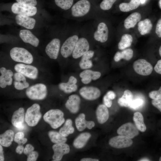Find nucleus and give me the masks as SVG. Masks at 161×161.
Wrapping results in <instances>:
<instances>
[{
    "mask_svg": "<svg viewBox=\"0 0 161 161\" xmlns=\"http://www.w3.org/2000/svg\"><path fill=\"white\" fill-rule=\"evenodd\" d=\"M24 111L23 108H20L15 111L12 115L11 122L12 125L19 129L24 128Z\"/></svg>",
    "mask_w": 161,
    "mask_h": 161,
    "instance_id": "19",
    "label": "nucleus"
},
{
    "mask_svg": "<svg viewBox=\"0 0 161 161\" xmlns=\"http://www.w3.org/2000/svg\"><path fill=\"white\" fill-rule=\"evenodd\" d=\"M106 95L109 98L112 100L115 99L116 96L114 92L112 91H110L107 92Z\"/></svg>",
    "mask_w": 161,
    "mask_h": 161,
    "instance_id": "52",
    "label": "nucleus"
},
{
    "mask_svg": "<svg viewBox=\"0 0 161 161\" xmlns=\"http://www.w3.org/2000/svg\"><path fill=\"white\" fill-rule=\"evenodd\" d=\"M117 0H103L100 4V8L103 10L110 9Z\"/></svg>",
    "mask_w": 161,
    "mask_h": 161,
    "instance_id": "40",
    "label": "nucleus"
},
{
    "mask_svg": "<svg viewBox=\"0 0 161 161\" xmlns=\"http://www.w3.org/2000/svg\"><path fill=\"white\" fill-rule=\"evenodd\" d=\"M14 68L17 72L22 74L29 78L34 80L37 78L38 69L33 66L19 63L16 64Z\"/></svg>",
    "mask_w": 161,
    "mask_h": 161,
    "instance_id": "6",
    "label": "nucleus"
},
{
    "mask_svg": "<svg viewBox=\"0 0 161 161\" xmlns=\"http://www.w3.org/2000/svg\"><path fill=\"white\" fill-rule=\"evenodd\" d=\"M10 56L14 61L27 64H30L33 61L32 54L26 49L22 47H15L11 49Z\"/></svg>",
    "mask_w": 161,
    "mask_h": 161,
    "instance_id": "2",
    "label": "nucleus"
},
{
    "mask_svg": "<svg viewBox=\"0 0 161 161\" xmlns=\"http://www.w3.org/2000/svg\"><path fill=\"white\" fill-rule=\"evenodd\" d=\"M96 113L97 120L100 124L104 123L109 119V111L107 107L104 104H100L98 106Z\"/></svg>",
    "mask_w": 161,
    "mask_h": 161,
    "instance_id": "23",
    "label": "nucleus"
},
{
    "mask_svg": "<svg viewBox=\"0 0 161 161\" xmlns=\"http://www.w3.org/2000/svg\"><path fill=\"white\" fill-rule=\"evenodd\" d=\"M11 10L14 14L30 17L35 15L37 12V9L35 6L20 4L17 2L13 4Z\"/></svg>",
    "mask_w": 161,
    "mask_h": 161,
    "instance_id": "5",
    "label": "nucleus"
},
{
    "mask_svg": "<svg viewBox=\"0 0 161 161\" xmlns=\"http://www.w3.org/2000/svg\"><path fill=\"white\" fill-rule=\"evenodd\" d=\"M108 29L106 24L101 22L98 24L97 29L94 33V37L96 41L104 43L108 39Z\"/></svg>",
    "mask_w": 161,
    "mask_h": 161,
    "instance_id": "18",
    "label": "nucleus"
},
{
    "mask_svg": "<svg viewBox=\"0 0 161 161\" xmlns=\"http://www.w3.org/2000/svg\"><path fill=\"white\" fill-rule=\"evenodd\" d=\"M79 93L85 99L94 100L98 98L100 96V91L97 88L92 86H85L81 88Z\"/></svg>",
    "mask_w": 161,
    "mask_h": 161,
    "instance_id": "14",
    "label": "nucleus"
},
{
    "mask_svg": "<svg viewBox=\"0 0 161 161\" xmlns=\"http://www.w3.org/2000/svg\"><path fill=\"white\" fill-rule=\"evenodd\" d=\"M140 3V0H131L129 3H122L119 5L121 11L128 12L137 8Z\"/></svg>",
    "mask_w": 161,
    "mask_h": 161,
    "instance_id": "30",
    "label": "nucleus"
},
{
    "mask_svg": "<svg viewBox=\"0 0 161 161\" xmlns=\"http://www.w3.org/2000/svg\"><path fill=\"white\" fill-rule=\"evenodd\" d=\"M60 43L61 41L59 38H55L46 45L45 52L51 59H56L57 58L60 47Z\"/></svg>",
    "mask_w": 161,
    "mask_h": 161,
    "instance_id": "12",
    "label": "nucleus"
},
{
    "mask_svg": "<svg viewBox=\"0 0 161 161\" xmlns=\"http://www.w3.org/2000/svg\"><path fill=\"white\" fill-rule=\"evenodd\" d=\"M159 5L160 8L161 9V0H160L159 1Z\"/></svg>",
    "mask_w": 161,
    "mask_h": 161,
    "instance_id": "59",
    "label": "nucleus"
},
{
    "mask_svg": "<svg viewBox=\"0 0 161 161\" xmlns=\"http://www.w3.org/2000/svg\"><path fill=\"white\" fill-rule=\"evenodd\" d=\"M159 161H161V157H160L159 159Z\"/></svg>",
    "mask_w": 161,
    "mask_h": 161,
    "instance_id": "61",
    "label": "nucleus"
},
{
    "mask_svg": "<svg viewBox=\"0 0 161 161\" xmlns=\"http://www.w3.org/2000/svg\"><path fill=\"white\" fill-rule=\"evenodd\" d=\"M144 103L143 100L141 99L137 98L133 100L129 107L133 109H137L141 107Z\"/></svg>",
    "mask_w": 161,
    "mask_h": 161,
    "instance_id": "41",
    "label": "nucleus"
},
{
    "mask_svg": "<svg viewBox=\"0 0 161 161\" xmlns=\"http://www.w3.org/2000/svg\"><path fill=\"white\" fill-rule=\"evenodd\" d=\"M101 75V73L99 72L89 69L84 70L79 74V76L81 78H85L91 80L98 79L100 77Z\"/></svg>",
    "mask_w": 161,
    "mask_h": 161,
    "instance_id": "36",
    "label": "nucleus"
},
{
    "mask_svg": "<svg viewBox=\"0 0 161 161\" xmlns=\"http://www.w3.org/2000/svg\"><path fill=\"white\" fill-rule=\"evenodd\" d=\"M149 96L153 100H161V86L158 90L153 91L150 92Z\"/></svg>",
    "mask_w": 161,
    "mask_h": 161,
    "instance_id": "42",
    "label": "nucleus"
},
{
    "mask_svg": "<svg viewBox=\"0 0 161 161\" xmlns=\"http://www.w3.org/2000/svg\"><path fill=\"white\" fill-rule=\"evenodd\" d=\"M24 134L22 132L17 133L15 135L14 138V141L18 145H23L26 143L27 140V138H24Z\"/></svg>",
    "mask_w": 161,
    "mask_h": 161,
    "instance_id": "39",
    "label": "nucleus"
},
{
    "mask_svg": "<svg viewBox=\"0 0 161 161\" xmlns=\"http://www.w3.org/2000/svg\"><path fill=\"white\" fill-rule=\"evenodd\" d=\"M95 126V123L92 121H88L87 127L88 129H90Z\"/></svg>",
    "mask_w": 161,
    "mask_h": 161,
    "instance_id": "54",
    "label": "nucleus"
},
{
    "mask_svg": "<svg viewBox=\"0 0 161 161\" xmlns=\"http://www.w3.org/2000/svg\"><path fill=\"white\" fill-rule=\"evenodd\" d=\"M81 161H98L97 159H92L90 158H83L80 160Z\"/></svg>",
    "mask_w": 161,
    "mask_h": 161,
    "instance_id": "56",
    "label": "nucleus"
},
{
    "mask_svg": "<svg viewBox=\"0 0 161 161\" xmlns=\"http://www.w3.org/2000/svg\"><path fill=\"white\" fill-rule=\"evenodd\" d=\"M44 120L54 129H56L64 122V114L58 109H52L47 112L43 116Z\"/></svg>",
    "mask_w": 161,
    "mask_h": 161,
    "instance_id": "1",
    "label": "nucleus"
},
{
    "mask_svg": "<svg viewBox=\"0 0 161 161\" xmlns=\"http://www.w3.org/2000/svg\"><path fill=\"white\" fill-rule=\"evenodd\" d=\"M16 23L27 29L32 30L35 26L36 21L33 18L22 15H17L15 17Z\"/></svg>",
    "mask_w": 161,
    "mask_h": 161,
    "instance_id": "17",
    "label": "nucleus"
},
{
    "mask_svg": "<svg viewBox=\"0 0 161 161\" xmlns=\"http://www.w3.org/2000/svg\"><path fill=\"white\" fill-rule=\"evenodd\" d=\"M14 85L15 89L18 90H22L29 87V84L27 81H14Z\"/></svg>",
    "mask_w": 161,
    "mask_h": 161,
    "instance_id": "43",
    "label": "nucleus"
},
{
    "mask_svg": "<svg viewBox=\"0 0 161 161\" xmlns=\"http://www.w3.org/2000/svg\"><path fill=\"white\" fill-rule=\"evenodd\" d=\"M94 52L93 51L89 50L84 53L82 56L79 63L80 68L83 69L91 68L93 65L92 63L90 60L93 56Z\"/></svg>",
    "mask_w": 161,
    "mask_h": 161,
    "instance_id": "24",
    "label": "nucleus"
},
{
    "mask_svg": "<svg viewBox=\"0 0 161 161\" xmlns=\"http://www.w3.org/2000/svg\"><path fill=\"white\" fill-rule=\"evenodd\" d=\"M54 151L53 161L61 160L64 155L68 153L70 150L69 146L65 143L55 144L52 147Z\"/></svg>",
    "mask_w": 161,
    "mask_h": 161,
    "instance_id": "15",
    "label": "nucleus"
},
{
    "mask_svg": "<svg viewBox=\"0 0 161 161\" xmlns=\"http://www.w3.org/2000/svg\"><path fill=\"white\" fill-rule=\"evenodd\" d=\"M48 134L51 142L55 144L65 143L67 140L66 137L55 131H49Z\"/></svg>",
    "mask_w": 161,
    "mask_h": 161,
    "instance_id": "33",
    "label": "nucleus"
},
{
    "mask_svg": "<svg viewBox=\"0 0 161 161\" xmlns=\"http://www.w3.org/2000/svg\"><path fill=\"white\" fill-rule=\"evenodd\" d=\"M109 144L112 147L117 148H122L130 146L133 143L131 138L119 135L110 139Z\"/></svg>",
    "mask_w": 161,
    "mask_h": 161,
    "instance_id": "11",
    "label": "nucleus"
},
{
    "mask_svg": "<svg viewBox=\"0 0 161 161\" xmlns=\"http://www.w3.org/2000/svg\"><path fill=\"white\" fill-rule=\"evenodd\" d=\"M133 51L131 49H124L121 52H117L115 54L114 59L115 62H118L121 59H123L129 61L133 57Z\"/></svg>",
    "mask_w": 161,
    "mask_h": 161,
    "instance_id": "31",
    "label": "nucleus"
},
{
    "mask_svg": "<svg viewBox=\"0 0 161 161\" xmlns=\"http://www.w3.org/2000/svg\"><path fill=\"white\" fill-rule=\"evenodd\" d=\"M139 161H149V160L147 158H143L142 159H140Z\"/></svg>",
    "mask_w": 161,
    "mask_h": 161,
    "instance_id": "57",
    "label": "nucleus"
},
{
    "mask_svg": "<svg viewBox=\"0 0 161 161\" xmlns=\"http://www.w3.org/2000/svg\"><path fill=\"white\" fill-rule=\"evenodd\" d=\"M26 94L31 100H43L47 95V88L44 84L37 83L27 88L26 91Z\"/></svg>",
    "mask_w": 161,
    "mask_h": 161,
    "instance_id": "3",
    "label": "nucleus"
},
{
    "mask_svg": "<svg viewBox=\"0 0 161 161\" xmlns=\"http://www.w3.org/2000/svg\"><path fill=\"white\" fill-rule=\"evenodd\" d=\"M90 7V3L88 0H79L72 6V14L75 17L83 16L89 12Z\"/></svg>",
    "mask_w": 161,
    "mask_h": 161,
    "instance_id": "7",
    "label": "nucleus"
},
{
    "mask_svg": "<svg viewBox=\"0 0 161 161\" xmlns=\"http://www.w3.org/2000/svg\"><path fill=\"white\" fill-rule=\"evenodd\" d=\"M78 36L74 35L68 38L63 44L61 53L64 58L68 57L72 53L78 39Z\"/></svg>",
    "mask_w": 161,
    "mask_h": 161,
    "instance_id": "9",
    "label": "nucleus"
},
{
    "mask_svg": "<svg viewBox=\"0 0 161 161\" xmlns=\"http://www.w3.org/2000/svg\"><path fill=\"white\" fill-rule=\"evenodd\" d=\"M19 35L20 38L24 43L29 44L35 47L38 46L39 39L29 30H21Z\"/></svg>",
    "mask_w": 161,
    "mask_h": 161,
    "instance_id": "16",
    "label": "nucleus"
},
{
    "mask_svg": "<svg viewBox=\"0 0 161 161\" xmlns=\"http://www.w3.org/2000/svg\"><path fill=\"white\" fill-rule=\"evenodd\" d=\"M34 150V147L30 144H27L24 148V154L27 156L32 152Z\"/></svg>",
    "mask_w": 161,
    "mask_h": 161,
    "instance_id": "47",
    "label": "nucleus"
},
{
    "mask_svg": "<svg viewBox=\"0 0 161 161\" xmlns=\"http://www.w3.org/2000/svg\"><path fill=\"white\" fill-rule=\"evenodd\" d=\"M16 2L20 4L29 6H35L37 4L36 0H16Z\"/></svg>",
    "mask_w": 161,
    "mask_h": 161,
    "instance_id": "44",
    "label": "nucleus"
},
{
    "mask_svg": "<svg viewBox=\"0 0 161 161\" xmlns=\"http://www.w3.org/2000/svg\"><path fill=\"white\" fill-rule=\"evenodd\" d=\"M141 18V15L139 13L135 12L132 13L125 20L124 22L125 27L127 29L134 27L140 21Z\"/></svg>",
    "mask_w": 161,
    "mask_h": 161,
    "instance_id": "25",
    "label": "nucleus"
},
{
    "mask_svg": "<svg viewBox=\"0 0 161 161\" xmlns=\"http://www.w3.org/2000/svg\"><path fill=\"white\" fill-rule=\"evenodd\" d=\"M140 2L141 4H143L144 3L146 0H140Z\"/></svg>",
    "mask_w": 161,
    "mask_h": 161,
    "instance_id": "60",
    "label": "nucleus"
},
{
    "mask_svg": "<svg viewBox=\"0 0 161 161\" xmlns=\"http://www.w3.org/2000/svg\"><path fill=\"white\" fill-rule=\"evenodd\" d=\"M159 54L160 56L161 57V45L159 48Z\"/></svg>",
    "mask_w": 161,
    "mask_h": 161,
    "instance_id": "58",
    "label": "nucleus"
},
{
    "mask_svg": "<svg viewBox=\"0 0 161 161\" xmlns=\"http://www.w3.org/2000/svg\"><path fill=\"white\" fill-rule=\"evenodd\" d=\"M13 77L15 81L24 82L27 81L25 76L19 73H15Z\"/></svg>",
    "mask_w": 161,
    "mask_h": 161,
    "instance_id": "45",
    "label": "nucleus"
},
{
    "mask_svg": "<svg viewBox=\"0 0 161 161\" xmlns=\"http://www.w3.org/2000/svg\"><path fill=\"white\" fill-rule=\"evenodd\" d=\"M80 103V97L77 95L73 94L69 97L65 105L66 108L71 113L75 114L78 111Z\"/></svg>",
    "mask_w": 161,
    "mask_h": 161,
    "instance_id": "21",
    "label": "nucleus"
},
{
    "mask_svg": "<svg viewBox=\"0 0 161 161\" xmlns=\"http://www.w3.org/2000/svg\"><path fill=\"white\" fill-rule=\"evenodd\" d=\"M117 132L119 135L131 139L134 138L139 134L138 129L131 123H126L122 125L118 129Z\"/></svg>",
    "mask_w": 161,
    "mask_h": 161,
    "instance_id": "10",
    "label": "nucleus"
},
{
    "mask_svg": "<svg viewBox=\"0 0 161 161\" xmlns=\"http://www.w3.org/2000/svg\"><path fill=\"white\" fill-rule=\"evenodd\" d=\"M89 45L87 40L85 38H81L79 39L75 45L72 53V56L75 59L82 56L89 51Z\"/></svg>",
    "mask_w": 161,
    "mask_h": 161,
    "instance_id": "13",
    "label": "nucleus"
},
{
    "mask_svg": "<svg viewBox=\"0 0 161 161\" xmlns=\"http://www.w3.org/2000/svg\"><path fill=\"white\" fill-rule=\"evenodd\" d=\"M154 69L157 73L161 74V59L157 61L154 66Z\"/></svg>",
    "mask_w": 161,
    "mask_h": 161,
    "instance_id": "51",
    "label": "nucleus"
},
{
    "mask_svg": "<svg viewBox=\"0 0 161 161\" xmlns=\"http://www.w3.org/2000/svg\"><path fill=\"white\" fill-rule=\"evenodd\" d=\"M133 120L136 126L141 132L145 131L146 127L144 122L143 116L141 113L137 112L134 113Z\"/></svg>",
    "mask_w": 161,
    "mask_h": 161,
    "instance_id": "32",
    "label": "nucleus"
},
{
    "mask_svg": "<svg viewBox=\"0 0 161 161\" xmlns=\"http://www.w3.org/2000/svg\"><path fill=\"white\" fill-rule=\"evenodd\" d=\"M133 67L137 73L143 76L150 75L153 70V67L151 64L142 59L135 61L133 64Z\"/></svg>",
    "mask_w": 161,
    "mask_h": 161,
    "instance_id": "8",
    "label": "nucleus"
},
{
    "mask_svg": "<svg viewBox=\"0 0 161 161\" xmlns=\"http://www.w3.org/2000/svg\"><path fill=\"white\" fill-rule=\"evenodd\" d=\"M55 4L64 10H67L72 6L73 0H54Z\"/></svg>",
    "mask_w": 161,
    "mask_h": 161,
    "instance_id": "38",
    "label": "nucleus"
},
{
    "mask_svg": "<svg viewBox=\"0 0 161 161\" xmlns=\"http://www.w3.org/2000/svg\"><path fill=\"white\" fill-rule=\"evenodd\" d=\"M74 131L72 126V121L70 119H67L65 121L63 126L59 130V132L63 136L66 137Z\"/></svg>",
    "mask_w": 161,
    "mask_h": 161,
    "instance_id": "34",
    "label": "nucleus"
},
{
    "mask_svg": "<svg viewBox=\"0 0 161 161\" xmlns=\"http://www.w3.org/2000/svg\"><path fill=\"white\" fill-rule=\"evenodd\" d=\"M0 86L4 88L7 86L11 85L13 82L12 77L13 75V72L10 69H7L4 67L0 68Z\"/></svg>",
    "mask_w": 161,
    "mask_h": 161,
    "instance_id": "20",
    "label": "nucleus"
},
{
    "mask_svg": "<svg viewBox=\"0 0 161 161\" xmlns=\"http://www.w3.org/2000/svg\"><path fill=\"white\" fill-rule=\"evenodd\" d=\"M152 27L151 20L146 18L140 21L138 24V29L140 33L144 35L150 32Z\"/></svg>",
    "mask_w": 161,
    "mask_h": 161,
    "instance_id": "28",
    "label": "nucleus"
},
{
    "mask_svg": "<svg viewBox=\"0 0 161 161\" xmlns=\"http://www.w3.org/2000/svg\"><path fill=\"white\" fill-rule=\"evenodd\" d=\"M4 160V152L3 148L2 145H0V161H3Z\"/></svg>",
    "mask_w": 161,
    "mask_h": 161,
    "instance_id": "55",
    "label": "nucleus"
},
{
    "mask_svg": "<svg viewBox=\"0 0 161 161\" xmlns=\"http://www.w3.org/2000/svg\"><path fill=\"white\" fill-rule=\"evenodd\" d=\"M155 32L159 37L161 38V18L158 20Z\"/></svg>",
    "mask_w": 161,
    "mask_h": 161,
    "instance_id": "48",
    "label": "nucleus"
},
{
    "mask_svg": "<svg viewBox=\"0 0 161 161\" xmlns=\"http://www.w3.org/2000/svg\"><path fill=\"white\" fill-rule=\"evenodd\" d=\"M133 41V37L131 35L128 34L123 35L118 44V48L122 50L129 47Z\"/></svg>",
    "mask_w": 161,
    "mask_h": 161,
    "instance_id": "35",
    "label": "nucleus"
},
{
    "mask_svg": "<svg viewBox=\"0 0 161 161\" xmlns=\"http://www.w3.org/2000/svg\"><path fill=\"white\" fill-rule=\"evenodd\" d=\"M88 121L85 119V115L83 113H81L76 117L75 123L76 127L79 131H82L87 127Z\"/></svg>",
    "mask_w": 161,
    "mask_h": 161,
    "instance_id": "37",
    "label": "nucleus"
},
{
    "mask_svg": "<svg viewBox=\"0 0 161 161\" xmlns=\"http://www.w3.org/2000/svg\"><path fill=\"white\" fill-rule=\"evenodd\" d=\"M24 147L22 145H18L16 149V151L17 153L20 154L24 151Z\"/></svg>",
    "mask_w": 161,
    "mask_h": 161,
    "instance_id": "53",
    "label": "nucleus"
},
{
    "mask_svg": "<svg viewBox=\"0 0 161 161\" xmlns=\"http://www.w3.org/2000/svg\"><path fill=\"white\" fill-rule=\"evenodd\" d=\"M38 156V152L35 151H33L27 156V161H35L37 160Z\"/></svg>",
    "mask_w": 161,
    "mask_h": 161,
    "instance_id": "46",
    "label": "nucleus"
},
{
    "mask_svg": "<svg viewBox=\"0 0 161 161\" xmlns=\"http://www.w3.org/2000/svg\"><path fill=\"white\" fill-rule=\"evenodd\" d=\"M40 109L39 105L37 103L33 104L27 109L25 120L29 126H34L38 124L42 116Z\"/></svg>",
    "mask_w": 161,
    "mask_h": 161,
    "instance_id": "4",
    "label": "nucleus"
},
{
    "mask_svg": "<svg viewBox=\"0 0 161 161\" xmlns=\"http://www.w3.org/2000/svg\"><path fill=\"white\" fill-rule=\"evenodd\" d=\"M151 103L161 112V100H153L151 101Z\"/></svg>",
    "mask_w": 161,
    "mask_h": 161,
    "instance_id": "50",
    "label": "nucleus"
},
{
    "mask_svg": "<svg viewBox=\"0 0 161 161\" xmlns=\"http://www.w3.org/2000/svg\"><path fill=\"white\" fill-rule=\"evenodd\" d=\"M91 137L89 133L86 132L78 135L73 142L74 146L76 148L80 149L83 147Z\"/></svg>",
    "mask_w": 161,
    "mask_h": 161,
    "instance_id": "26",
    "label": "nucleus"
},
{
    "mask_svg": "<svg viewBox=\"0 0 161 161\" xmlns=\"http://www.w3.org/2000/svg\"><path fill=\"white\" fill-rule=\"evenodd\" d=\"M133 95L130 91L126 90L122 96L118 100V103L121 106L129 107L133 100Z\"/></svg>",
    "mask_w": 161,
    "mask_h": 161,
    "instance_id": "29",
    "label": "nucleus"
},
{
    "mask_svg": "<svg viewBox=\"0 0 161 161\" xmlns=\"http://www.w3.org/2000/svg\"><path fill=\"white\" fill-rule=\"evenodd\" d=\"M77 80L74 77L71 76L66 83H61L58 85L59 89L66 93H70L76 91L78 86L76 84Z\"/></svg>",
    "mask_w": 161,
    "mask_h": 161,
    "instance_id": "22",
    "label": "nucleus"
},
{
    "mask_svg": "<svg viewBox=\"0 0 161 161\" xmlns=\"http://www.w3.org/2000/svg\"><path fill=\"white\" fill-rule=\"evenodd\" d=\"M14 136L13 131L10 129L6 131L0 135V145L5 147H8L12 144Z\"/></svg>",
    "mask_w": 161,
    "mask_h": 161,
    "instance_id": "27",
    "label": "nucleus"
},
{
    "mask_svg": "<svg viewBox=\"0 0 161 161\" xmlns=\"http://www.w3.org/2000/svg\"><path fill=\"white\" fill-rule=\"evenodd\" d=\"M103 102L104 105L107 107H110L112 104V100L109 98L106 95L103 97Z\"/></svg>",
    "mask_w": 161,
    "mask_h": 161,
    "instance_id": "49",
    "label": "nucleus"
}]
</instances>
